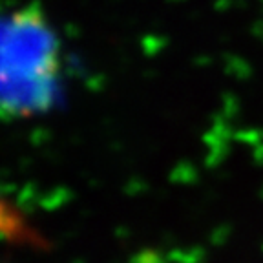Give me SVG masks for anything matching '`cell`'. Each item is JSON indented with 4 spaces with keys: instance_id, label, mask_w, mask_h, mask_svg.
<instances>
[{
    "instance_id": "obj_2",
    "label": "cell",
    "mask_w": 263,
    "mask_h": 263,
    "mask_svg": "<svg viewBox=\"0 0 263 263\" xmlns=\"http://www.w3.org/2000/svg\"><path fill=\"white\" fill-rule=\"evenodd\" d=\"M0 241L46 251L49 247L46 236L13 201L0 194Z\"/></svg>"
},
{
    "instance_id": "obj_1",
    "label": "cell",
    "mask_w": 263,
    "mask_h": 263,
    "mask_svg": "<svg viewBox=\"0 0 263 263\" xmlns=\"http://www.w3.org/2000/svg\"><path fill=\"white\" fill-rule=\"evenodd\" d=\"M61 53L37 6L0 15V119H31L57 104Z\"/></svg>"
}]
</instances>
